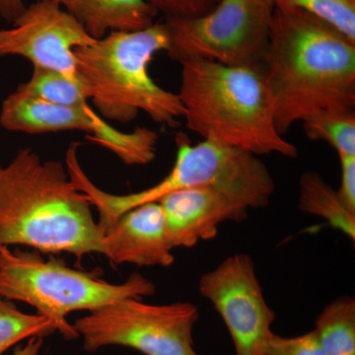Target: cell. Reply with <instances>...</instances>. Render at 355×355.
I'll return each instance as SVG.
<instances>
[{"instance_id":"cell-20","label":"cell","mask_w":355,"mask_h":355,"mask_svg":"<svg viewBox=\"0 0 355 355\" xmlns=\"http://www.w3.org/2000/svg\"><path fill=\"white\" fill-rule=\"evenodd\" d=\"M277 4L312 14L355 42V0H279Z\"/></svg>"},{"instance_id":"cell-14","label":"cell","mask_w":355,"mask_h":355,"mask_svg":"<svg viewBox=\"0 0 355 355\" xmlns=\"http://www.w3.org/2000/svg\"><path fill=\"white\" fill-rule=\"evenodd\" d=\"M93 39L110 32L137 31L153 25L157 15L146 0H55Z\"/></svg>"},{"instance_id":"cell-19","label":"cell","mask_w":355,"mask_h":355,"mask_svg":"<svg viewBox=\"0 0 355 355\" xmlns=\"http://www.w3.org/2000/svg\"><path fill=\"white\" fill-rule=\"evenodd\" d=\"M302 125L308 139L328 142L338 157L355 155V112L318 114Z\"/></svg>"},{"instance_id":"cell-11","label":"cell","mask_w":355,"mask_h":355,"mask_svg":"<svg viewBox=\"0 0 355 355\" xmlns=\"http://www.w3.org/2000/svg\"><path fill=\"white\" fill-rule=\"evenodd\" d=\"M275 189L209 184L168 193L158 200L172 246L193 248L214 239L224 222H243L250 209L266 207Z\"/></svg>"},{"instance_id":"cell-10","label":"cell","mask_w":355,"mask_h":355,"mask_svg":"<svg viewBox=\"0 0 355 355\" xmlns=\"http://www.w3.org/2000/svg\"><path fill=\"white\" fill-rule=\"evenodd\" d=\"M198 289L223 320L235 355H266L275 313L266 302L249 254L237 253L224 259L203 273Z\"/></svg>"},{"instance_id":"cell-18","label":"cell","mask_w":355,"mask_h":355,"mask_svg":"<svg viewBox=\"0 0 355 355\" xmlns=\"http://www.w3.org/2000/svg\"><path fill=\"white\" fill-rule=\"evenodd\" d=\"M55 331V324L46 317L22 312L13 301L0 295V355L23 340Z\"/></svg>"},{"instance_id":"cell-6","label":"cell","mask_w":355,"mask_h":355,"mask_svg":"<svg viewBox=\"0 0 355 355\" xmlns=\"http://www.w3.org/2000/svg\"><path fill=\"white\" fill-rule=\"evenodd\" d=\"M176 160L171 171L159 183L128 195H114L101 190L83 171L77 146L72 144L65 155V166L72 182L99 212V224L108 223L123 212L184 189L209 184L261 187L275 189V181L265 163L246 151L203 140L193 144L188 135H176Z\"/></svg>"},{"instance_id":"cell-17","label":"cell","mask_w":355,"mask_h":355,"mask_svg":"<svg viewBox=\"0 0 355 355\" xmlns=\"http://www.w3.org/2000/svg\"><path fill=\"white\" fill-rule=\"evenodd\" d=\"M16 90L53 104L81 107L88 105L87 89L57 70L33 67L31 76Z\"/></svg>"},{"instance_id":"cell-2","label":"cell","mask_w":355,"mask_h":355,"mask_svg":"<svg viewBox=\"0 0 355 355\" xmlns=\"http://www.w3.org/2000/svg\"><path fill=\"white\" fill-rule=\"evenodd\" d=\"M19 245L77 260L106 256L104 231L67 166L22 148L0 164V247Z\"/></svg>"},{"instance_id":"cell-1","label":"cell","mask_w":355,"mask_h":355,"mask_svg":"<svg viewBox=\"0 0 355 355\" xmlns=\"http://www.w3.org/2000/svg\"><path fill=\"white\" fill-rule=\"evenodd\" d=\"M275 127L355 112V42L316 16L275 4L263 62Z\"/></svg>"},{"instance_id":"cell-13","label":"cell","mask_w":355,"mask_h":355,"mask_svg":"<svg viewBox=\"0 0 355 355\" xmlns=\"http://www.w3.org/2000/svg\"><path fill=\"white\" fill-rule=\"evenodd\" d=\"M101 227L106 257L114 265L167 268L174 263V247L158 202L133 207Z\"/></svg>"},{"instance_id":"cell-5","label":"cell","mask_w":355,"mask_h":355,"mask_svg":"<svg viewBox=\"0 0 355 355\" xmlns=\"http://www.w3.org/2000/svg\"><path fill=\"white\" fill-rule=\"evenodd\" d=\"M154 293L153 282L140 273H132L123 284H110L97 275L73 270L62 260L0 247V295L32 306L67 340L79 338L67 321L70 313L91 312L121 299H142Z\"/></svg>"},{"instance_id":"cell-3","label":"cell","mask_w":355,"mask_h":355,"mask_svg":"<svg viewBox=\"0 0 355 355\" xmlns=\"http://www.w3.org/2000/svg\"><path fill=\"white\" fill-rule=\"evenodd\" d=\"M180 101L187 128L203 140L256 156H298L280 135L261 67H228L191 58L181 62Z\"/></svg>"},{"instance_id":"cell-24","label":"cell","mask_w":355,"mask_h":355,"mask_svg":"<svg viewBox=\"0 0 355 355\" xmlns=\"http://www.w3.org/2000/svg\"><path fill=\"white\" fill-rule=\"evenodd\" d=\"M25 8L23 0H0V17L12 24Z\"/></svg>"},{"instance_id":"cell-23","label":"cell","mask_w":355,"mask_h":355,"mask_svg":"<svg viewBox=\"0 0 355 355\" xmlns=\"http://www.w3.org/2000/svg\"><path fill=\"white\" fill-rule=\"evenodd\" d=\"M340 162V186L338 196L350 211L355 214V155L342 156Z\"/></svg>"},{"instance_id":"cell-12","label":"cell","mask_w":355,"mask_h":355,"mask_svg":"<svg viewBox=\"0 0 355 355\" xmlns=\"http://www.w3.org/2000/svg\"><path fill=\"white\" fill-rule=\"evenodd\" d=\"M11 25L0 29V58H24L79 80L74 51L96 40L55 0H36Z\"/></svg>"},{"instance_id":"cell-15","label":"cell","mask_w":355,"mask_h":355,"mask_svg":"<svg viewBox=\"0 0 355 355\" xmlns=\"http://www.w3.org/2000/svg\"><path fill=\"white\" fill-rule=\"evenodd\" d=\"M298 207L311 216L321 217L336 230L355 240V214L347 209L331 184L316 172H305L299 180Z\"/></svg>"},{"instance_id":"cell-9","label":"cell","mask_w":355,"mask_h":355,"mask_svg":"<svg viewBox=\"0 0 355 355\" xmlns=\"http://www.w3.org/2000/svg\"><path fill=\"white\" fill-rule=\"evenodd\" d=\"M0 125L8 132L44 135L69 130L88 133L99 144L127 165H146L154 160L158 135L150 128L121 132L88 105L81 107L53 104L15 90L0 109Z\"/></svg>"},{"instance_id":"cell-16","label":"cell","mask_w":355,"mask_h":355,"mask_svg":"<svg viewBox=\"0 0 355 355\" xmlns=\"http://www.w3.org/2000/svg\"><path fill=\"white\" fill-rule=\"evenodd\" d=\"M313 331L327 355H355V299L342 296L329 303Z\"/></svg>"},{"instance_id":"cell-7","label":"cell","mask_w":355,"mask_h":355,"mask_svg":"<svg viewBox=\"0 0 355 355\" xmlns=\"http://www.w3.org/2000/svg\"><path fill=\"white\" fill-rule=\"evenodd\" d=\"M272 10L265 0H219L202 15L166 18V53L180 64L202 58L228 67H261Z\"/></svg>"},{"instance_id":"cell-21","label":"cell","mask_w":355,"mask_h":355,"mask_svg":"<svg viewBox=\"0 0 355 355\" xmlns=\"http://www.w3.org/2000/svg\"><path fill=\"white\" fill-rule=\"evenodd\" d=\"M266 355H327L322 349L314 331L296 336L273 334L268 343Z\"/></svg>"},{"instance_id":"cell-26","label":"cell","mask_w":355,"mask_h":355,"mask_svg":"<svg viewBox=\"0 0 355 355\" xmlns=\"http://www.w3.org/2000/svg\"><path fill=\"white\" fill-rule=\"evenodd\" d=\"M266 3L270 4V6L275 7V4H277V2L279 1V0H265Z\"/></svg>"},{"instance_id":"cell-4","label":"cell","mask_w":355,"mask_h":355,"mask_svg":"<svg viewBox=\"0 0 355 355\" xmlns=\"http://www.w3.org/2000/svg\"><path fill=\"white\" fill-rule=\"evenodd\" d=\"M169 46L165 23L137 31L110 32L74 51L79 80L106 121L130 123L140 112L167 127L184 116L178 94L161 87L149 74L156 53Z\"/></svg>"},{"instance_id":"cell-22","label":"cell","mask_w":355,"mask_h":355,"mask_svg":"<svg viewBox=\"0 0 355 355\" xmlns=\"http://www.w3.org/2000/svg\"><path fill=\"white\" fill-rule=\"evenodd\" d=\"M156 12L166 18H187L202 15L216 6L219 0H146Z\"/></svg>"},{"instance_id":"cell-25","label":"cell","mask_w":355,"mask_h":355,"mask_svg":"<svg viewBox=\"0 0 355 355\" xmlns=\"http://www.w3.org/2000/svg\"><path fill=\"white\" fill-rule=\"evenodd\" d=\"M44 338H31L24 345L18 347L12 355H39L43 347Z\"/></svg>"},{"instance_id":"cell-8","label":"cell","mask_w":355,"mask_h":355,"mask_svg":"<svg viewBox=\"0 0 355 355\" xmlns=\"http://www.w3.org/2000/svg\"><path fill=\"white\" fill-rule=\"evenodd\" d=\"M198 318L193 303L155 305L125 298L91 311L72 324L89 352L118 345L144 355H198L193 340Z\"/></svg>"}]
</instances>
